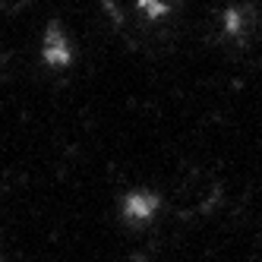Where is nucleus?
<instances>
[{"label": "nucleus", "instance_id": "2", "mask_svg": "<svg viewBox=\"0 0 262 262\" xmlns=\"http://www.w3.org/2000/svg\"><path fill=\"white\" fill-rule=\"evenodd\" d=\"M158 205H161V199L155 196V193H148V190H136V193H129L126 199H123V218L126 221H148L155 212H158Z\"/></svg>", "mask_w": 262, "mask_h": 262}, {"label": "nucleus", "instance_id": "1", "mask_svg": "<svg viewBox=\"0 0 262 262\" xmlns=\"http://www.w3.org/2000/svg\"><path fill=\"white\" fill-rule=\"evenodd\" d=\"M41 60L48 67H67L73 60V54H70V41H67V35L60 26H48L45 32V38H41Z\"/></svg>", "mask_w": 262, "mask_h": 262}, {"label": "nucleus", "instance_id": "3", "mask_svg": "<svg viewBox=\"0 0 262 262\" xmlns=\"http://www.w3.org/2000/svg\"><path fill=\"white\" fill-rule=\"evenodd\" d=\"M139 10L148 16V19H161V16L167 13V4L164 0H139Z\"/></svg>", "mask_w": 262, "mask_h": 262}]
</instances>
